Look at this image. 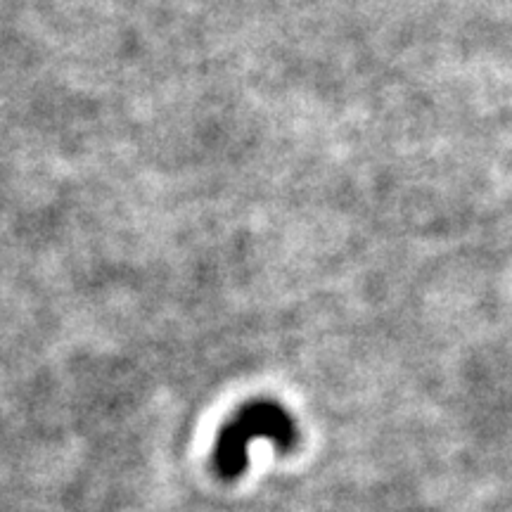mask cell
Instances as JSON below:
<instances>
[{
	"instance_id": "6da1fadb",
	"label": "cell",
	"mask_w": 512,
	"mask_h": 512,
	"mask_svg": "<svg viewBox=\"0 0 512 512\" xmlns=\"http://www.w3.org/2000/svg\"><path fill=\"white\" fill-rule=\"evenodd\" d=\"M256 439H271L278 448H292L297 430L290 413L271 401H254L240 408L219 434L214 446V470L221 479H238L249 463V446Z\"/></svg>"
}]
</instances>
